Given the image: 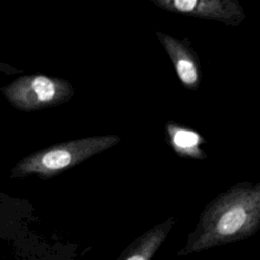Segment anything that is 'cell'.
Wrapping results in <instances>:
<instances>
[{"instance_id": "1", "label": "cell", "mask_w": 260, "mask_h": 260, "mask_svg": "<svg viewBox=\"0 0 260 260\" xmlns=\"http://www.w3.org/2000/svg\"><path fill=\"white\" fill-rule=\"evenodd\" d=\"M259 226L260 184H236L205 206L178 255L244 240L253 236Z\"/></svg>"}, {"instance_id": "2", "label": "cell", "mask_w": 260, "mask_h": 260, "mask_svg": "<svg viewBox=\"0 0 260 260\" xmlns=\"http://www.w3.org/2000/svg\"><path fill=\"white\" fill-rule=\"evenodd\" d=\"M120 140L118 135H96L51 145L18 161L11 170V177L37 175L50 179L115 146Z\"/></svg>"}, {"instance_id": "3", "label": "cell", "mask_w": 260, "mask_h": 260, "mask_svg": "<svg viewBox=\"0 0 260 260\" xmlns=\"http://www.w3.org/2000/svg\"><path fill=\"white\" fill-rule=\"evenodd\" d=\"M2 91L11 105L23 111L59 106L68 102L75 93L68 80L42 74L18 77L3 87Z\"/></svg>"}, {"instance_id": "4", "label": "cell", "mask_w": 260, "mask_h": 260, "mask_svg": "<svg viewBox=\"0 0 260 260\" xmlns=\"http://www.w3.org/2000/svg\"><path fill=\"white\" fill-rule=\"evenodd\" d=\"M154 6L176 14L213 20L238 26L247 15L239 0H148Z\"/></svg>"}, {"instance_id": "5", "label": "cell", "mask_w": 260, "mask_h": 260, "mask_svg": "<svg viewBox=\"0 0 260 260\" xmlns=\"http://www.w3.org/2000/svg\"><path fill=\"white\" fill-rule=\"evenodd\" d=\"M156 36L172 61L181 83L187 89L197 90L201 81V67L190 40L178 39L162 31H156Z\"/></svg>"}, {"instance_id": "6", "label": "cell", "mask_w": 260, "mask_h": 260, "mask_svg": "<svg viewBox=\"0 0 260 260\" xmlns=\"http://www.w3.org/2000/svg\"><path fill=\"white\" fill-rule=\"evenodd\" d=\"M176 222L175 217H169L137 237L118 257V260H149L162 245L168 234Z\"/></svg>"}, {"instance_id": "7", "label": "cell", "mask_w": 260, "mask_h": 260, "mask_svg": "<svg viewBox=\"0 0 260 260\" xmlns=\"http://www.w3.org/2000/svg\"><path fill=\"white\" fill-rule=\"evenodd\" d=\"M165 132L170 147L177 155L192 159L207 157L206 152L201 147L206 140L197 131L169 121L165 125Z\"/></svg>"}]
</instances>
